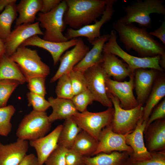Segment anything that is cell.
I'll list each match as a JSON object with an SVG mask.
<instances>
[{"label": "cell", "instance_id": "1", "mask_svg": "<svg viewBox=\"0 0 165 165\" xmlns=\"http://www.w3.org/2000/svg\"><path fill=\"white\" fill-rule=\"evenodd\" d=\"M112 26L127 50L132 49L142 57L165 56L164 45L155 39L146 28L138 27L134 23L124 24L118 20Z\"/></svg>", "mask_w": 165, "mask_h": 165}, {"label": "cell", "instance_id": "2", "mask_svg": "<svg viewBox=\"0 0 165 165\" xmlns=\"http://www.w3.org/2000/svg\"><path fill=\"white\" fill-rule=\"evenodd\" d=\"M67 8L64 16L66 25L77 30L91 24L101 17L108 0H65Z\"/></svg>", "mask_w": 165, "mask_h": 165}, {"label": "cell", "instance_id": "3", "mask_svg": "<svg viewBox=\"0 0 165 165\" xmlns=\"http://www.w3.org/2000/svg\"><path fill=\"white\" fill-rule=\"evenodd\" d=\"M163 3L161 0H137L123 7L126 14L118 20L125 24L136 23L141 28H149L152 24L150 14L165 15Z\"/></svg>", "mask_w": 165, "mask_h": 165}, {"label": "cell", "instance_id": "4", "mask_svg": "<svg viewBox=\"0 0 165 165\" xmlns=\"http://www.w3.org/2000/svg\"><path fill=\"white\" fill-rule=\"evenodd\" d=\"M67 8L66 0H62L57 7L50 12L39 13L36 19L40 26L45 29L42 39L57 42L69 40L63 33L66 28L64 16Z\"/></svg>", "mask_w": 165, "mask_h": 165}, {"label": "cell", "instance_id": "5", "mask_svg": "<svg viewBox=\"0 0 165 165\" xmlns=\"http://www.w3.org/2000/svg\"><path fill=\"white\" fill-rule=\"evenodd\" d=\"M18 65L26 79L36 77H46L50 73V68L43 62L35 50L20 46L9 56Z\"/></svg>", "mask_w": 165, "mask_h": 165}, {"label": "cell", "instance_id": "6", "mask_svg": "<svg viewBox=\"0 0 165 165\" xmlns=\"http://www.w3.org/2000/svg\"><path fill=\"white\" fill-rule=\"evenodd\" d=\"M116 32L111 30L108 41L105 44L103 51L113 54L121 58L129 66L132 72L140 68L153 69L163 72L160 66V55L151 57H138L130 55L124 51L117 42Z\"/></svg>", "mask_w": 165, "mask_h": 165}, {"label": "cell", "instance_id": "7", "mask_svg": "<svg viewBox=\"0 0 165 165\" xmlns=\"http://www.w3.org/2000/svg\"><path fill=\"white\" fill-rule=\"evenodd\" d=\"M108 95L114 106V113L112 122L113 131L123 135L131 132L142 117L143 105L139 104L134 108L125 109L120 106L119 101L117 97L109 94Z\"/></svg>", "mask_w": 165, "mask_h": 165}, {"label": "cell", "instance_id": "8", "mask_svg": "<svg viewBox=\"0 0 165 165\" xmlns=\"http://www.w3.org/2000/svg\"><path fill=\"white\" fill-rule=\"evenodd\" d=\"M51 124L46 112L33 110L22 120L16 134L19 138L33 140L45 136L50 129Z\"/></svg>", "mask_w": 165, "mask_h": 165}, {"label": "cell", "instance_id": "9", "mask_svg": "<svg viewBox=\"0 0 165 165\" xmlns=\"http://www.w3.org/2000/svg\"><path fill=\"white\" fill-rule=\"evenodd\" d=\"M114 113L112 107L103 111L94 112L87 110L78 112L72 117L78 126L98 141L102 129L111 124Z\"/></svg>", "mask_w": 165, "mask_h": 165}, {"label": "cell", "instance_id": "10", "mask_svg": "<svg viewBox=\"0 0 165 165\" xmlns=\"http://www.w3.org/2000/svg\"><path fill=\"white\" fill-rule=\"evenodd\" d=\"M84 74L87 88L93 94L94 101L108 108L112 107V103L108 96L106 86V79L108 76L101 64L90 68Z\"/></svg>", "mask_w": 165, "mask_h": 165}, {"label": "cell", "instance_id": "11", "mask_svg": "<svg viewBox=\"0 0 165 165\" xmlns=\"http://www.w3.org/2000/svg\"><path fill=\"white\" fill-rule=\"evenodd\" d=\"M117 1V0H108L105 10L99 20L77 30L67 29L65 36L68 40L85 37L91 44L95 40L101 36V29L102 26L112 19L114 11L113 5Z\"/></svg>", "mask_w": 165, "mask_h": 165}, {"label": "cell", "instance_id": "12", "mask_svg": "<svg viewBox=\"0 0 165 165\" xmlns=\"http://www.w3.org/2000/svg\"><path fill=\"white\" fill-rule=\"evenodd\" d=\"M106 86L108 94L117 97L120 106L125 109H130L139 104L133 94L134 88V72L130 76L128 81L119 82L108 76L106 79Z\"/></svg>", "mask_w": 165, "mask_h": 165}, {"label": "cell", "instance_id": "13", "mask_svg": "<svg viewBox=\"0 0 165 165\" xmlns=\"http://www.w3.org/2000/svg\"><path fill=\"white\" fill-rule=\"evenodd\" d=\"M125 135L114 132L112 123L105 127L100 134L97 148L92 156L101 153H109L114 151L127 152L131 154L133 150L127 144Z\"/></svg>", "mask_w": 165, "mask_h": 165}, {"label": "cell", "instance_id": "14", "mask_svg": "<svg viewBox=\"0 0 165 165\" xmlns=\"http://www.w3.org/2000/svg\"><path fill=\"white\" fill-rule=\"evenodd\" d=\"M90 50L89 47L85 43L81 38H78L77 42L74 47L67 51L61 57L59 68L51 79L50 82L53 83L61 75L69 73L82 60Z\"/></svg>", "mask_w": 165, "mask_h": 165}, {"label": "cell", "instance_id": "15", "mask_svg": "<svg viewBox=\"0 0 165 165\" xmlns=\"http://www.w3.org/2000/svg\"><path fill=\"white\" fill-rule=\"evenodd\" d=\"M36 35H44L38 21L33 24H22L15 28L4 43L5 55L10 56L23 42Z\"/></svg>", "mask_w": 165, "mask_h": 165}, {"label": "cell", "instance_id": "16", "mask_svg": "<svg viewBox=\"0 0 165 165\" xmlns=\"http://www.w3.org/2000/svg\"><path fill=\"white\" fill-rule=\"evenodd\" d=\"M147 123L141 118L134 130L126 134V142L133 150L129 157L133 160H144L151 157V153L147 150L144 141V133Z\"/></svg>", "mask_w": 165, "mask_h": 165}, {"label": "cell", "instance_id": "17", "mask_svg": "<svg viewBox=\"0 0 165 165\" xmlns=\"http://www.w3.org/2000/svg\"><path fill=\"white\" fill-rule=\"evenodd\" d=\"M77 41L78 38L64 42H54L44 40L38 35H36L27 39L20 46H36L47 50L52 56L53 64L55 65L63 53L70 48L75 46Z\"/></svg>", "mask_w": 165, "mask_h": 165}, {"label": "cell", "instance_id": "18", "mask_svg": "<svg viewBox=\"0 0 165 165\" xmlns=\"http://www.w3.org/2000/svg\"><path fill=\"white\" fill-rule=\"evenodd\" d=\"M29 145L28 141L19 138L6 145L0 142V165H18L27 155Z\"/></svg>", "mask_w": 165, "mask_h": 165}, {"label": "cell", "instance_id": "19", "mask_svg": "<svg viewBox=\"0 0 165 165\" xmlns=\"http://www.w3.org/2000/svg\"><path fill=\"white\" fill-rule=\"evenodd\" d=\"M62 127V124L59 125L47 135L30 141L29 145L36 151L39 165L44 163L47 158L57 147Z\"/></svg>", "mask_w": 165, "mask_h": 165}, {"label": "cell", "instance_id": "20", "mask_svg": "<svg viewBox=\"0 0 165 165\" xmlns=\"http://www.w3.org/2000/svg\"><path fill=\"white\" fill-rule=\"evenodd\" d=\"M157 71L140 68L134 72V88L138 104L143 105L147 101L152 89Z\"/></svg>", "mask_w": 165, "mask_h": 165}, {"label": "cell", "instance_id": "21", "mask_svg": "<svg viewBox=\"0 0 165 165\" xmlns=\"http://www.w3.org/2000/svg\"><path fill=\"white\" fill-rule=\"evenodd\" d=\"M145 145L149 152L165 150V120L159 119L145 128Z\"/></svg>", "mask_w": 165, "mask_h": 165}, {"label": "cell", "instance_id": "22", "mask_svg": "<svg viewBox=\"0 0 165 165\" xmlns=\"http://www.w3.org/2000/svg\"><path fill=\"white\" fill-rule=\"evenodd\" d=\"M103 55L101 65L108 77H112L114 80L122 82L133 73L127 64L114 54L103 51Z\"/></svg>", "mask_w": 165, "mask_h": 165}, {"label": "cell", "instance_id": "23", "mask_svg": "<svg viewBox=\"0 0 165 165\" xmlns=\"http://www.w3.org/2000/svg\"><path fill=\"white\" fill-rule=\"evenodd\" d=\"M109 37V34H106L95 40L91 44L93 47L72 70L84 72L90 68L101 64L103 61V47Z\"/></svg>", "mask_w": 165, "mask_h": 165}, {"label": "cell", "instance_id": "24", "mask_svg": "<svg viewBox=\"0 0 165 165\" xmlns=\"http://www.w3.org/2000/svg\"><path fill=\"white\" fill-rule=\"evenodd\" d=\"M53 109L48 116L52 123L58 120L66 119L72 117L79 112L70 99L50 97L48 98Z\"/></svg>", "mask_w": 165, "mask_h": 165}, {"label": "cell", "instance_id": "25", "mask_svg": "<svg viewBox=\"0 0 165 165\" xmlns=\"http://www.w3.org/2000/svg\"><path fill=\"white\" fill-rule=\"evenodd\" d=\"M42 0H21L16 6L18 17L16 19L15 28L21 24H33L36 14L42 8Z\"/></svg>", "mask_w": 165, "mask_h": 165}, {"label": "cell", "instance_id": "26", "mask_svg": "<svg viewBox=\"0 0 165 165\" xmlns=\"http://www.w3.org/2000/svg\"><path fill=\"white\" fill-rule=\"evenodd\" d=\"M130 153L127 152L114 151L101 153L92 157L84 156V165H123Z\"/></svg>", "mask_w": 165, "mask_h": 165}, {"label": "cell", "instance_id": "27", "mask_svg": "<svg viewBox=\"0 0 165 165\" xmlns=\"http://www.w3.org/2000/svg\"><path fill=\"white\" fill-rule=\"evenodd\" d=\"M4 79L16 80L20 84L27 82L17 64L5 54L0 60V80Z\"/></svg>", "mask_w": 165, "mask_h": 165}, {"label": "cell", "instance_id": "28", "mask_svg": "<svg viewBox=\"0 0 165 165\" xmlns=\"http://www.w3.org/2000/svg\"><path fill=\"white\" fill-rule=\"evenodd\" d=\"M165 96V79L161 78L156 82L143 108L142 119L147 122L153 108Z\"/></svg>", "mask_w": 165, "mask_h": 165}, {"label": "cell", "instance_id": "29", "mask_svg": "<svg viewBox=\"0 0 165 165\" xmlns=\"http://www.w3.org/2000/svg\"><path fill=\"white\" fill-rule=\"evenodd\" d=\"M98 141L86 132L82 130L77 136L71 148L84 156H93Z\"/></svg>", "mask_w": 165, "mask_h": 165}, {"label": "cell", "instance_id": "30", "mask_svg": "<svg viewBox=\"0 0 165 165\" xmlns=\"http://www.w3.org/2000/svg\"><path fill=\"white\" fill-rule=\"evenodd\" d=\"M60 133L58 144L70 149L77 136L82 130L72 117L65 119Z\"/></svg>", "mask_w": 165, "mask_h": 165}, {"label": "cell", "instance_id": "31", "mask_svg": "<svg viewBox=\"0 0 165 165\" xmlns=\"http://www.w3.org/2000/svg\"><path fill=\"white\" fill-rule=\"evenodd\" d=\"M16 2L9 4L0 14V39L4 43L11 32L13 23L16 19Z\"/></svg>", "mask_w": 165, "mask_h": 165}, {"label": "cell", "instance_id": "32", "mask_svg": "<svg viewBox=\"0 0 165 165\" xmlns=\"http://www.w3.org/2000/svg\"><path fill=\"white\" fill-rule=\"evenodd\" d=\"M15 111L14 106L11 105L0 108V136H7L11 132L10 121Z\"/></svg>", "mask_w": 165, "mask_h": 165}, {"label": "cell", "instance_id": "33", "mask_svg": "<svg viewBox=\"0 0 165 165\" xmlns=\"http://www.w3.org/2000/svg\"><path fill=\"white\" fill-rule=\"evenodd\" d=\"M68 74L61 75L58 79L55 92L57 97L71 100L74 94Z\"/></svg>", "mask_w": 165, "mask_h": 165}, {"label": "cell", "instance_id": "34", "mask_svg": "<svg viewBox=\"0 0 165 165\" xmlns=\"http://www.w3.org/2000/svg\"><path fill=\"white\" fill-rule=\"evenodd\" d=\"M20 84L18 81L13 80H0V108L6 106L12 93Z\"/></svg>", "mask_w": 165, "mask_h": 165}, {"label": "cell", "instance_id": "35", "mask_svg": "<svg viewBox=\"0 0 165 165\" xmlns=\"http://www.w3.org/2000/svg\"><path fill=\"white\" fill-rule=\"evenodd\" d=\"M151 157L149 159L135 160L128 157L123 165H165V151L150 152Z\"/></svg>", "mask_w": 165, "mask_h": 165}, {"label": "cell", "instance_id": "36", "mask_svg": "<svg viewBox=\"0 0 165 165\" xmlns=\"http://www.w3.org/2000/svg\"><path fill=\"white\" fill-rule=\"evenodd\" d=\"M79 112L87 110L88 106L94 101V96L87 88L85 90L74 95L71 100Z\"/></svg>", "mask_w": 165, "mask_h": 165}, {"label": "cell", "instance_id": "37", "mask_svg": "<svg viewBox=\"0 0 165 165\" xmlns=\"http://www.w3.org/2000/svg\"><path fill=\"white\" fill-rule=\"evenodd\" d=\"M68 74L74 96L87 88L84 72L72 70Z\"/></svg>", "mask_w": 165, "mask_h": 165}, {"label": "cell", "instance_id": "38", "mask_svg": "<svg viewBox=\"0 0 165 165\" xmlns=\"http://www.w3.org/2000/svg\"><path fill=\"white\" fill-rule=\"evenodd\" d=\"M28 105L32 106L34 111L39 112H46L50 107V103L44 97L31 92L27 94Z\"/></svg>", "mask_w": 165, "mask_h": 165}, {"label": "cell", "instance_id": "39", "mask_svg": "<svg viewBox=\"0 0 165 165\" xmlns=\"http://www.w3.org/2000/svg\"><path fill=\"white\" fill-rule=\"evenodd\" d=\"M68 149L58 144L46 160L45 165H66L65 155Z\"/></svg>", "mask_w": 165, "mask_h": 165}, {"label": "cell", "instance_id": "40", "mask_svg": "<svg viewBox=\"0 0 165 165\" xmlns=\"http://www.w3.org/2000/svg\"><path fill=\"white\" fill-rule=\"evenodd\" d=\"M46 77H36L28 79V88L30 92L45 97L46 94L45 87Z\"/></svg>", "mask_w": 165, "mask_h": 165}, {"label": "cell", "instance_id": "41", "mask_svg": "<svg viewBox=\"0 0 165 165\" xmlns=\"http://www.w3.org/2000/svg\"><path fill=\"white\" fill-rule=\"evenodd\" d=\"M152 112L147 123L146 128L156 120L164 119L165 117V99H163Z\"/></svg>", "mask_w": 165, "mask_h": 165}, {"label": "cell", "instance_id": "42", "mask_svg": "<svg viewBox=\"0 0 165 165\" xmlns=\"http://www.w3.org/2000/svg\"><path fill=\"white\" fill-rule=\"evenodd\" d=\"M84 156L72 149H68L65 155L66 165H84Z\"/></svg>", "mask_w": 165, "mask_h": 165}, {"label": "cell", "instance_id": "43", "mask_svg": "<svg viewBox=\"0 0 165 165\" xmlns=\"http://www.w3.org/2000/svg\"><path fill=\"white\" fill-rule=\"evenodd\" d=\"M61 0H42V6L40 12L46 13L57 7L61 3Z\"/></svg>", "mask_w": 165, "mask_h": 165}, {"label": "cell", "instance_id": "44", "mask_svg": "<svg viewBox=\"0 0 165 165\" xmlns=\"http://www.w3.org/2000/svg\"><path fill=\"white\" fill-rule=\"evenodd\" d=\"M149 33L153 36H155L162 42L163 44L165 45V20L162 22V24L157 29L153 31H150Z\"/></svg>", "mask_w": 165, "mask_h": 165}, {"label": "cell", "instance_id": "45", "mask_svg": "<svg viewBox=\"0 0 165 165\" xmlns=\"http://www.w3.org/2000/svg\"><path fill=\"white\" fill-rule=\"evenodd\" d=\"M18 165H39L37 158L32 153L27 155Z\"/></svg>", "mask_w": 165, "mask_h": 165}, {"label": "cell", "instance_id": "46", "mask_svg": "<svg viewBox=\"0 0 165 165\" xmlns=\"http://www.w3.org/2000/svg\"><path fill=\"white\" fill-rule=\"evenodd\" d=\"M16 0H0V12L3 11L10 4L16 2Z\"/></svg>", "mask_w": 165, "mask_h": 165}, {"label": "cell", "instance_id": "47", "mask_svg": "<svg viewBox=\"0 0 165 165\" xmlns=\"http://www.w3.org/2000/svg\"><path fill=\"white\" fill-rule=\"evenodd\" d=\"M5 48L4 43L0 39V60L5 54Z\"/></svg>", "mask_w": 165, "mask_h": 165}, {"label": "cell", "instance_id": "48", "mask_svg": "<svg viewBox=\"0 0 165 165\" xmlns=\"http://www.w3.org/2000/svg\"><path fill=\"white\" fill-rule=\"evenodd\" d=\"M159 64L160 67L163 69L165 67V56H161L159 61Z\"/></svg>", "mask_w": 165, "mask_h": 165}]
</instances>
